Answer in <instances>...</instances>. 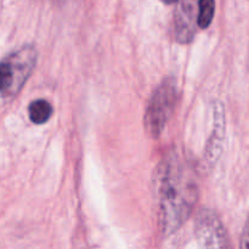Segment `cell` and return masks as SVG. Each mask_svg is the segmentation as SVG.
I'll list each match as a JSON object with an SVG mask.
<instances>
[{
  "mask_svg": "<svg viewBox=\"0 0 249 249\" xmlns=\"http://www.w3.org/2000/svg\"><path fill=\"white\" fill-rule=\"evenodd\" d=\"M152 184L160 230L173 235L186 223L198 199L191 165L173 148L158 163Z\"/></svg>",
  "mask_w": 249,
  "mask_h": 249,
  "instance_id": "1",
  "label": "cell"
},
{
  "mask_svg": "<svg viewBox=\"0 0 249 249\" xmlns=\"http://www.w3.org/2000/svg\"><path fill=\"white\" fill-rule=\"evenodd\" d=\"M36 61L38 50L32 44L21 46L0 61V95L4 99L18 95L33 73Z\"/></svg>",
  "mask_w": 249,
  "mask_h": 249,
  "instance_id": "2",
  "label": "cell"
},
{
  "mask_svg": "<svg viewBox=\"0 0 249 249\" xmlns=\"http://www.w3.org/2000/svg\"><path fill=\"white\" fill-rule=\"evenodd\" d=\"M179 100L177 80L168 77L158 85L148 100L143 125L146 133L152 139H158L169 122Z\"/></svg>",
  "mask_w": 249,
  "mask_h": 249,
  "instance_id": "3",
  "label": "cell"
},
{
  "mask_svg": "<svg viewBox=\"0 0 249 249\" xmlns=\"http://www.w3.org/2000/svg\"><path fill=\"white\" fill-rule=\"evenodd\" d=\"M195 232L201 249H232L225 226L213 209L202 208L198 212Z\"/></svg>",
  "mask_w": 249,
  "mask_h": 249,
  "instance_id": "4",
  "label": "cell"
},
{
  "mask_svg": "<svg viewBox=\"0 0 249 249\" xmlns=\"http://www.w3.org/2000/svg\"><path fill=\"white\" fill-rule=\"evenodd\" d=\"M173 27L178 43H191L197 31V2H178L175 5Z\"/></svg>",
  "mask_w": 249,
  "mask_h": 249,
  "instance_id": "5",
  "label": "cell"
},
{
  "mask_svg": "<svg viewBox=\"0 0 249 249\" xmlns=\"http://www.w3.org/2000/svg\"><path fill=\"white\" fill-rule=\"evenodd\" d=\"M224 136H225V114H224V107L221 102L214 106V126L211 134L208 143H207L206 152H204V160L208 165H214L223 151Z\"/></svg>",
  "mask_w": 249,
  "mask_h": 249,
  "instance_id": "6",
  "label": "cell"
},
{
  "mask_svg": "<svg viewBox=\"0 0 249 249\" xmlns=\"http://www.w3.org/2000/svg\"><path fill=\"white\" fill-rule=\"evenodd\" d=\"M53 113V105L44 99L34 100L29 104L28 106V116L32 123L36 124V125H41L49 122Z\"/></svg>",
  "mask_w": 249,
  "mask_h": 249,
  "instance_id": "7",
  "label": "cell"
},
{
  "mask_svg": "<svg viewBox=\"0 0 249 249\" xmlns=\"http://www.w3.org/2000/svg\"><path fill=\"white\" fill-rule=\"evenodd\" d=\"M215 14V2L213 0H201L197 2V27L207 29L212 24Z\"/></svg>",
  "mask_w": 249,
  "mask_h": 249,
  "instance_id": "8",
  "label": "cell"
},
{
  "mask_svg": "<svg viewBox=\"0 0 249 249\" xmlns=\"http://www.w3.org/2000/svg\"><path fill=\"white\" fill-rule=\"evenodd\" d=\"M241 249H248V226L245 225L241 236Z\"/></svg>",
  "mask_w": 249,
  "mask_h": 249,
  "instance_id": "9",
  "label": "cell"
}]
</instances>
